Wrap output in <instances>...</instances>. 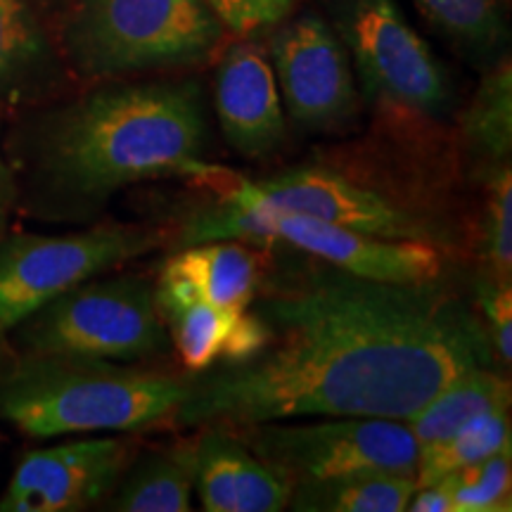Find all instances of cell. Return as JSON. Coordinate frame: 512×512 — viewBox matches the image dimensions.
I'll list each match as a JSON object with an SVG mask.
<instances>
[{"mask_svg": "<svg viewBox=\"0 0 512 512\" xmlns=\"http://www.w3.org/2000/svg\"><path fill=\"white\" fill-rule=\"evenodd\" d=\"M268 342L185 373L169 427L375 415L406 420L453 377L498 366L482 316L444 280L382 283L313 259L264 278L249 306Z\"/></svg>", "mask_w": 512, "mask_h": 512, "instance_id": "obj_1", "label": "cell"}, {"mask_svg": "<svg viewBox=\"0 0 512 512\" xmlns=\"http://www.w3.org/2000/svg\"><path fill=\"white\" fill-rule=\"evenodd\" d=\"M209 117L197 79H112L19 121L5 145L17 207L41 221L91 223L114 195L207 162Z\"/></svg>", "mask_w": 512, "mask_h": 512, "instance_id": "obj_2", "label": "cell"}, {"mask_svg": "<svg viewBox=\"0 0 512 512\" xmlns=\"http://www.w3.org/2000/svg\"><path fill=\"white\" fill-rule=\"evenodd\" d=\"M183 399L185 373L0 344V418L29 437L152 430Z\"/></svg>", "mask_w": 512, "mask_h": 512, "instance_id": "obj_3", "label": "cell"}, {"mask_svg": "<svg viewBox=\"0 0 512 512\" xmlns=\"http://www.w3.org/2000/svg\"><path fill=\"white\" fill-rule=\"evenodd\" d=\"M57 50L83 81L136 79L207 64L219 53L221 19L207 0H67Z\"/></svg>", "mask_w": 512, "mask_h": 512, "instance_id": "obj_4", "label": "cell"}, {"mask_svg": "<svg viewBox=\"0 0 512 512\" xmlns=\"http://www.w3.org/2000/svg\"><path fill=\"white\" fill-rule=\"evenodd\" d=\"M15 349L140 363L171 354L155 283L136 273L88 278L12 330Z\"/></svg>", "mask_w": 512, "mask_h": 512, "instance_id": "obj_5", "label": "cell"}, {"mask_svg": "<svg viewBox=\"0 0 512 512\" xmlns=\"http://www.w3.org/2000/svg\"><path fill=\"white\" fill-rule=\"evenodd\" d=\"M204 240H238L252 245H285L339 271L382 283H427L444 273V254L427 242L384 240L375 235L266 207L223 202L200 211L178 233V245Z\"/></svg>", "mask_w": 512, "mask_h": 512, "instance_id": "obj_6", "label": "cell"}, {"mask_svg": "<svg viewBox=\"0 0 512 512\" xmlns=\"http://www.w3.org/2000/svg\"><path fill=\"white\" fill-rule=\"evenodd\" d=\"M330 15L368 105L394 117L451 112V76L396 0H330Z\"/></svg>", "mask_w": 512, "mask_h": 512, "instance_id": "obj_7", "label": "cell"}, {"mask_svg": "<svg viewBox=\"0 0 512 512\" xmlns=\"http://www.w3.org/2000/svg\"><path fill=\"white\" fill-rule=\"evenodd\" d=\"M190 181L207 185L223 202L242 207L292 211L384 240L427 242L439 249L448 245L437 219L328 166H294L254 181L226 166L204 162Z\"/></svg>", "mask_w": 512, "mask_h": 512, "instance_id": "obj_8", "label": "cell"}, {"mask_svg": "<svg viewBox=\"0 0 512 512\" xmlns=\"http://www.w3.org/2000/svg\"><path fill=\"white\" fill-rule=\"evenodd\" d=\"M169 230L143 223H95L79 233L0 235V342L62 292L155 252Z\"/></svg>", "mask_w": 512, "mask_h": 512, "instance_id": "obj_9", "label": "cell"}, {"mask_svg": "<svg viewBox=\"0 0 512 512\" xmlns=\"http://www.w3.org/2000/svg\"><path fill=\"white\" fill-rule=\"evenodd\" d=\"M240 432L256 456L290 484L356 470H415L418 460L406 420L375 415L261 422Z\"/></svg>", "mask_w": 512, "mask_h": 512, "instance_id": "obj_10", "label": "cell"}, {"mask_svg": "<svg viewBox=\"0 0 512 512\" xmlns=\"http://www.w3.org/2000/svg\"><path fill=\"white\" fill-rule=\"evenodd\" d=\"M275 81L294 124L316 133L344 131L361 112L354 67L335 27L313 10L275 24L268 38Z\"/></svg>", "mask_w": 512, "mask_h": 512, "instance_id": "obj_11", "label": "cell"}, {"mask_svg": "<svg viewBox=\"0 0 512 512\" xmlns=\"http://www.w3.org/2000/svg\"><path fill=\"white\" fill-rule=\"evenodd\" d=\"M126 439H79L38 448L22 458L0 512H79L105 503L131 463Z\"/></svg>", "mask_w": 512, "mask_h": 512, "instance_id": "obj_12", "label": "cell"}, {"mask_svg": "<svg viewBox=\"0 0 512 512\" xmlns=\"http://www.w3.org/2000/svg\"><path fill=\"white\" fill-rule=\"evenodd\" d=\"M219 128L245 159L271 157L287 136L283 98L268 50L256 36H238L223 50L214 74Z\"/></svg>", "mask_w": 512, "mask_h": 512, "instance_id": "obj_13", "label": "cell"}, {"mask_svg": "<svg viewBox=\"0 0 512 512\" xmlns=\"http://www.w3.org/2000/svg\"><path fill=\"white\" fill-rule=\"evenodd\" d=\"M155 299L185 373L219 361H242L266 347L268 328L252 309L235 311L211 304L181 278L159 275Z\"/></svg>", "mask_w": 512, "mask_h": 512, "instance_id": "obj_14", "label": "cell"}, {"mask_svg": "<svg viewBox=\"0 0 512 512\" xmlns=\"http://www.w3.org/2000/svg\"><path fill=\"white\" fill-rule=\"evenodd\" d=\"M195 491L204 512H280L292 484L228 427H204L195 437Z\"/></svg>", "mask_w": 512, "mask_h": 512, "instance_id": "obj_15", "label": "cell"}, {"mask_svg": "<svg viewBox=\"0 0 512 512\" xmlns=\"http://www.w3.org/2000/svg\"><path fill=\"white\" fill-rule=\"evenodd\" d=\"M62 55L34 0H0V107L24 105L55 86Z\"/></svg>", "mask_w": 512, "mask_h": 512, "instance_id": "obj_16", "label": "cell"}, {"mask_svg": "<svg viewBox=\"0 0 512 512\" xmlns=\"http://www.w3.org/2000/svg\"><path fill=\"white\" fill-rule=\"evenodd\" d=\"M266 259L247 242L204 240L181 245L166 259L162 275L181 278L207 302L223 309L245 311L266 278Z\"/></svg>", "mask_w": 512, "mask_h": 512, "instance_id": "obj_17", "label": "cell"}, {"mask_svg": "<svg viewBox=\"0 0 512 512\" xmlns=\"http://www.w3.org/2000/svg\"><path fill=\"white\" fill-rule=\"evenodd\" d=\"M195 439L131 458L114 491L102 503L114 512H188L195 491Z\"/></svg>", "mask_w": 512, "mask_h": 512, "instance_id": "obj_18", "label": "cell"}, {"mask_svg": "<svg viewBox=\"0 0 512 512\" xmlns=\"http://www.w3.org/2000/svg\"><path fill=\"white\" fill-rule=\"evenodd\" d=\"M510 380L498 366L472 368L453 377L420 411L406 418L418 451L463 430L467 422L496 408H510Z\"/></svg>", "mask_w": 512, "mask_h": 512, "instance_id": "obj_19", "label": "cell"}, {"mask_svg": "<svg viewBox=\"0 0 512 512\" xmlns=\"http://www.w3.org/2000/svg\"><path fill=\"white\" fill-rule=\"evenodd\" d=\"M415 470H356L347 475L292 484L294 512H406Z\"/></svg>", "mask_w": 512, "mask_h": 512, "instance_id": "obj_20", "label": "cell"}, {"mask_svg": "<svg viewBox=\"0 0 512 512\" xmlns=\"http://www.w3.org/2000/svg\"><path fill=\"white\" fill-rule=\"evenodd\" d=\"M463 136L479 162L510 164L512 67L508 57H498L477 86L463 117Z\"/></svg>", "mask_w": 512, "mask_h": 512, "instance_id": "obj_21", "label": "cell"}, {"mask_svg": "<svg viewBox=\"0 0 512 512\" xmlns=\"http://www.w3.org/2000/svg\"><path fill=\"white\" fill-rule=\"evenodd\" d=\"M420 15L477 62H496L501 57L508 29L498 0H413Z\"/></svg>", "mask_w": 512, "mask_h": 512, "instance_id": "obj_22", "label": "cell"}, {"mask_svg": "<svg viewBox=\"0 0 512 512\" xmlns=\"http://www.w3.org/2000/svg\"><path fill=\"white\" fill-rule=\"evenodd\" d=\"M503 451H512L510 408H496L482 418L467 422L453 437L420 448L415 460V482L418 486L439 482L441 477L451 475L460 467L479 463Z\"/></svg>", "mask_w": 512, "mask_h": 512, "instance_id": "obj_23", "label": "cell"}, {"mask_svg": "<svg viewBox=\"0 0 512 512\" xmlns=\"http://www.w3.org/2000/svg\"><path fill=\"white\" fill-rule=\"evenodd\" d=\"M439 484H444L456 512H508L512 510V451L460 467L441 477Z\"/></svg>", "mask_w": 512, "mask_h": 512, "instance_id": "obj_24", "label": "cell"}, {"mask_svg": "<svg viewBox=\"0 0 512 512\" xmlns=\"http://www.w3.org/2000/svg\"><path fill=\"white\" fill-rule=\"evenodd\" d=\"M484 259L489 278L512 283V174L510 164L491 166L486 190Z\"/></svg>", "mask_w": 512, "mask_h": 512, "instance_id": "obj_25", "label": "cell"}, {"mask_svg": "<svg viewBox=\"0 0 512 512\" xmlns=\"http://www.w3.org/2000/svg\"><path fill=\"white\" fill-rule=\"evenodd\" d=\"M223 29L233 36H259L297 10L299 0H207Z\"/></svg>", "mask_w": 512, "mask_h": 512, "instance_id": "obj_26", "label": "cell"}, {"mask_svg": "<svg viewBox=\"0 0 512 512\" xmlns=\"http://www.w3.org/2000/svg\"><path fill=\"white\" fill-rule=\"evenodd\" d=\"M477 306L482 323L489 332L491 347L501 368H510L512 363V285L501 280L486 278L475 290Z\"/></svg>", "mask_w": 512, "mask_h": 512, "instance_id": "obj_27", "label": "cell"}, {"mask_svg": "<svg viewBox=\"0 0 512 512\" xmlns=\"http://www.w3.org/2000/svg\"><path fill=\"white\" fill-rule=\"evenodd\" d=\"M408 512H456L451 496L444 489V484L434 482L425 486H415L411 501H408Z\"/></svg>", "mask_w": 512, "mask_h": 512, "instance_id": "obj_28", "label": "cell"}, {"mask_svg": "<svg viewBox=\"0 0 512 512\" xmlns=\"http://www.w3.org/2000/svg\"><path fill=\"white\" fill-rule=\"evenodd\" d=\"M17 207V181L12 174V166L0 150V235L8 228V219L12 209Z\"/></svg>", "mask_w": 512, "mask_h": 512, "instance_id": "obj_29", "label": "cell"}, {"mask_svg": "<svg viewBox=\"0 0 512 512\" xmlns=\"http://www.w3.org/2000/svg\"><path fill=\"white\" fill-rule=\"evenodd\" d=\"M36 5H43V8H60V5L67 3V0H34Z\"/></svg>", "mask_w": 512, "mask_h": 512, "instance_id": "obj_30", "label": "cell"}]
</instances>
